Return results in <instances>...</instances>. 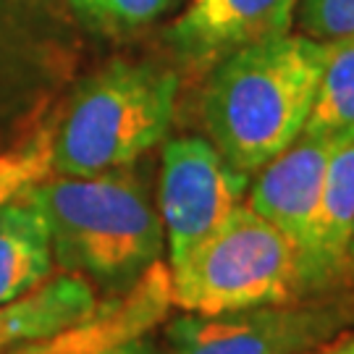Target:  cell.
Instances as JSON below:
<instances>
[{"instance_id":"1","label":"cell","mask_w":354,"mask_h":354,"mask_svg":"<svg viewBox=\"0 0 354 354\" xmlns=\"http://www.w3.org/2000/svg\"><path fill=\"white\" fill-rule=\"evenodd\" d=\"M326 50L307 35H281L231 53L210 71L205 127L236 171L257 174L304 131Z\"/></svg>"},{"instance_id":"2","label":"cell","mask_w":354,"mask_h":354,"mask_svg":"<svg viewBox=\"0 0 354 354\" xmlns=\"http://www.w3.org/2000/svg\"><path fill=\"white\" fill-rule=\"evenodd\" d=\"M19 197L42 213L50 228L53 257L64 270L118 286L160 257L163 221L140 176L129 168L42 178Z\"/></svg>"},{"instance_id":"3","label":"cell","mask_w":354,"mask_h":354,"mask_svg":"<svg viewBox=\"0 0 354 354\" xmlns=\"http://www.w3.org/2000/svg\"><path fill=\"white\" fill-rule=\"evenodd\" d=\"M178 79L155 64L113 61L76 89L50 140L53 171L97 176L127 168L163 140L176 111Z\"/></svg>"},{"instance_id":"4","label":"cell","mask_w":354,"mask_h":354,"mask_svg":"<svg viewBox=\"0 0 354 354\" xmlns=\"http://www.w3.org/2000/svg\"><path fill=\"white\" fill-rule=\"evenodd\" d=\"M307 286L304 254L250 205L234 210L189 260L171 270V302L184 313H234L297 302Z\"/></svg>"},{"instance_id":"5","label":"cell","mask_w":354,"mask_h":354,"mask_svg":"<svg viewBox=\"0 0 354 354\" xmlns=\"http://www.w3.org/2000/svg\"><path fill=\"white\" fill-rule=\"evenodd\" d=\"M247 184L250 176L228 163L210 140L178 137L165 145L158 200L171 270L241 207Z\"/></svg>"},{"instance_id":"6","label":"cell","mask_w":354,"mask_h":354,"mask_svg":"<svg viewBox=\"0 0 354 354\" xmlns=\"http://www.w3.org/2000/svg\"><path fill=\"white\" fill-rule=\"evenodd\" d=\"M349 317L352 304L333 299L187 313L168 326V354H299L326 344Z\"/></svg>"},{"instance_id":"7","label":"cell","mask_w":354,"mask_h":354,"mask_svg":"<svg viewBox=\"0 0 354 354\" xmlns=\"http://www.w3.org/2000/svg\"><path fill=\"white\" fill-rule=\"evenodd\" d=\"M299 0H189L168 42L192 68H210L231 53L289 35Z\"/></svg>"},{"instance_id":"8","label":"cell","mask_w":354,"mask_h":354,"mask_svg":"<svg viewBox=\"0 0 354 354\" xmlns=\"http://www.w3.org/2000/svg\"><path fill=\"white\" fill-rule=\"evenodd\" d=\"M339 142L302 131L286 150L268 160L252 184L250 207L281 228L299 250H307L326 165Z\"/></svg>"},{"instance_id":"9","label":"cell","mask_w":354,"mask_h":354,"mask_svg":"<svg viewBox=\"0 0 354 354\" xmlns=\"http://www.w3.org/2000/svg\"><path fill=\"white\" fill-rule=\"evenodd\" d=\"M354 226V140L339 142L326 165L310 241L304 250L307 286H328L346 273V244Z\"/></svg>"},{"instance_id":"10","label":"cell","mask_w":354,"mask_h":354,"mask_svg":"<svg viewBox=\"0 0 354 354\" xmlns=\"http://www.w3.org/2000/svg\"><path fill=\"white\" fill-rule=\"evenodd\" d=\"M97 313L95 291L79 273H64L37 289L0 304V352L8 346L45 342Z\"/></svg>"},{"instance_id":"11","label":"cell","mask_w":354,"mask_h":354,"mask_svg":"<svg viewBox=\"0 0 354 354\" xmlns=\"http://www.w3.org/2000/svg\"><path fill=\"white\" fill-rule=\"evenodd\" d=\"M53 241L45 218L24 197L0 205V304L50 279Z\"/></svg>"},{"instance_id":"12","label":"cell","mask_w":354,"mask_h":354,"mask_svg":"<svg viewBox=\"0 0 354 354\" xmlns=\"http://www.w3.org/2000/svg\"><path fill=\"white\" fill-rule=\"evenodd\" d=\"M326 45V66L304 131L330 142L354 140V39Z\"/></svg>"},{"instance_id":"13","label":"cell","mask_w":354,"mask_h":354,"mask_svg":"<svg viewBox=\"0 0 354 354\" xmlns=\"http://www.w3.org/2000/svg\"><path fill=\"white\" fill-rule=\"evenodd\" d=\"M53 171L50 163V137L42 134L39 140L21 150L0 152V205L19 197L26 187L37 184Z\"/></svg>"},{"instance_id":"14","label":"cell","mask_w":354,"mask_h":354,"mask_svg":"<svg viewBox=\"0 0 354 354\" xmlns=\"http://www.w3.org/2000/svg\"><path fill=\"white\" fill-rule=\"evenodd\" d=\"M297 19L304 35L320 42L354 39V0H299Z\"/></svg>"},{"instance_id":"15","label":"cell","mask_w":354,"mask_h":354,"mask_svg":"<svg viewBox=\"0 0 354 354\" xmlns=\"http://www.w3.org/2000/svg\"><path fill=\"white\" fill-rule=\"evenodd\" d=\"M174 0H92L87 13L113 26H142L158 19Z\"/></svg>"},{"instance_id":"16","label":"cell","mask_w":354,"mask_h":354,"mask_svg":"<svg viewBox=\"0 0 354 354\" xmlns=\"http://www.w3.org/2000/svg\"><path fill=\"white\" fill-rule=\"evenodd\" d=\"M82 354H160V349L150 339L131 336V339H124V342L108 344V346H100V349H92V352H82Z\"/></svg>"},{"instance_id":"17","label":"cell","mask_w":354,"mask_h":354,"mask_svg":"<svg viewBox=\"0 0 354 354\" xmlns=\"http://www.w3.org/2000/svg\"><path fill=\"white\" fill-rule=\"evenodd\" d=\"M336 349H339V342L320 344V346H315V349H307V352H299V354H336Z\"/></svg>"},{"instance_id":"18","label":"cell","mask_w":354,"mask_h":354,"mask_svg":"<svg viewBox=\"0 0 354 354\" xmlns=\"http://www.w3.org/2000/svg\"><path fill=\"white\" fill-rule=\"evenodd\" d=\"M354 270V226H352V236H349V244H346V273Z\"/></svg>"},{"instance_id":"19","label":"cell","mask_w":354,"mask_h":354,"mask_svg":"<svg viewBox=\"0 0 354 354\" xmlns=\"http://www.w3.org/2000/svg\"><path fill=\"white\" fill-rule=\"evenodd\" d=\"M336 354H354V336H346V339H342V342H339V349H336Z\"/></svg>"},{"instance_id":"20","label":"cell","mask_w":354,"mask_h":354,"mask_svg":"<svg viewBox=\"0 0 354 354\" xmlns=\"http://www.w3.org/2000/svg\"><path fill=\"white\" fill-rule=\"evenodd\" d=\"M71 3H74V6H79L82 11H87L89 6H92V0H71Z\"/></svg>"}]
</instances>
